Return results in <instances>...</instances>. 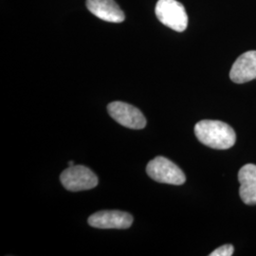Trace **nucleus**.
Wrapping results in <instances>:
<instances>
[{
  "label": "nucleus",
  "mask_w": 256,
  "mask_h": 256,
  "mask_svg": "<svg viewBox=\"0 0 256 256\" xmlns=\"http://www.w3.org/2000/svg\"><path fill=\"white\" fill-rule=\"evenodd\" d=\"M194 134L204 146L220 150L234 146L236 140L234 130L220 120H203L198 122L194 126Z\"/></svg>",
  "instance_id": "nucleus-1"
},
{
  "label": "nucleus",
  "mask_w": 256,
  "mask_h": 256,
  "mask_svg": "<svg viewBox=\"0 0 256 256\" xmlns=\"http://www.w3.org/2000/svg\"><path fill=\"white\" fill-rule=\"evenodd\" d=\"M158 19L168 28L182 32L188 27V16L182 4L176 0H158L155 8Z\"/></svg>",
  "instance_id": "nucleus-2"
},
{
  "label": "nucleus",
  "mask_w": 256,
  "mask_h": 256,
  "mask_svg": "<svg viewBox=\"0 0 256 256\" xmlns=\"http://www.w3.org/2000/svg\"><path fill=\"white\" fill-rule=\"evenodd\" d=\"M146 173L156 182L172 185H182L186 176L182 170L164 156H156L146 166Z\"/></svg>",
  "instance_id": "nucleus-3"
},
{
  "label": "nucleus",
  "mask_w": 256,
  "mask_h": 256,
  "mask_svg": "<svg viewBox=\"0 0 256 256\" xmlns=\"http://www.w3.org/2000/svg\"><path fill=\"white\" fill-rule=\"evenodd\" d=\"M64 188L70 192L90 190L98 185V178L92 170L82 165L68 166L60 176Z\"/></svg>",
  "instance_id": "nucleus-4"
},
{
  "label": "nucleus",
  "mask_w": 256,
  "mask_h": 256,
  "mask_svg": "<svg viewBox=\"0 0 256 256\" xmlns=\"http://www.w3.org/2000/svg\"><path fill=\"white\" fill-rule=\"evenodd\" d=\"M108 111L112 119L122 126L131 129H142L146 126V120L140 110L122 102H113L108 106Z\"/></svg>",
  "instance_id": "nucleus-5"
},
{
  "label": "nucleus",
  "mask_w": 256,
  "mask_h": 256,
  "mask_svg": "<svg viewBox=\"0 0 256 256\" xmlns=\"http://www.w3.org/2000/svg\"><path fill=\"white\" fill-rule=\"evenodd\" d=\"M132 223V216L120 210H101L88 218V224L97 229H128Z\"/></svg>",
  "instance_id": "nucleus-6"
},
{
  "label": "nucleus",
  "mask_w": 256,
  "mask_h": 256,
  "mask_svg": "<svg viewBox=\"0 0 256 256\" xmlns=\"http://www.w3.org/2000/svg\"><path fill=\"white\" fill-rule=\"evenodd\" d=\"M230 78L234 82L244 84L256 78V50L240 55L232 64Z\"/></svg>",
  "instance_id": "nucleus-7"
},
{
  "label": "nucleus",
  "mask_w": 256,
  "mask_h": 256,
  "mask_svg": "<svg viewBox=\"0 0 256 256\" xmlns=\"http://www.w3.org/2000/svg\"><path fill=\"white\" fill-rule=\"evenodd\" d=\"M86 7L95 16L108 22L120 23L126 19L124 12L114 0H86Z\"/></svg>",
  "instance_id": "nucleus-8"
},
{
  "label": "nucleus",
  "mask_w": 256,
  "mask_h": 256,
  "mask_svg": "<svg viewBox=\"0 0 256 256\" xmlns=\"http://www.w3.org/2000/svg\"><path fill=\"white\" fill-rule=\"evenodd\" d=\"M239 196L247 205H256V165H244L238 172Z\"/></svg>",
  "instance_id": "nucleus-9"
},
{
  "label": "nucleus",
  "mask_w": 256,
  "mask_h": 256,
  "mask_svg": "<svg viewBox=\"0 0 256 256\" xmlns=\"http://www.w3.org/2000/svg\"><path fill=\"white\" fill-rule=\"evenodd\" d=\"M234 248L232 247V245H223L221 247L214 250L212 254L210 256H232L234 254Z\"/></svg>",
  "instance_id": "nucleus-10"
},
{
  "label": "nucleus",
  "mask_w": 256,
  "mask_h": 256,
  "mask_svg": "<svg viewBox=\"0 0 256 256\" xmlns=\"http://www.w3.org/2000/svg\"><path fill=\"white\" fill-rule=\"evenodd\" d=\"M74 162H72V160H70V162H68V166H74Z\"/></svg>",
  "instance_id": "nucleus-11"
}]
</instances>
